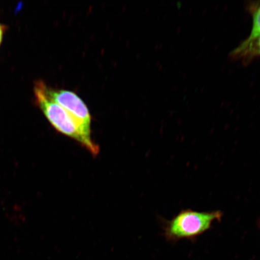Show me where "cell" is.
I'll return each instance as SVG.
<instances>
[{
    "label": "cell",
    "mask_w": 260,
    "mask_h": 260,
    "mask_svg": "<svg viewBox=\"0 0 260 260\" xmlns=\"http://www.w3.org/2000/svg\"><path fill=\"white\" fill-rule=\"evenodd\" d=\"M47 96L69 112L79 122L86 131L91 134V118L88 107L80 97L72 91L56 89L44 84Z\"/></svg>",
    "instance_id": "obj_3"
},
{
    "label": "cell",
    "mask_w": 260,
    "mask_h": 260,
    "mask_svg": "<svg viewBox=\"0 0 260 260\" xmlns=\"http://www.w3.org/2000/svg\"><path fill=\"white\" fill-rule=\"evenodd\" d=\"M222 216L220 211L183 210L166 223V235L172 239L193 238L207 232Z\"/></svg>",
    "instance_id": "obj_2"
},
{
    "label": "cell",
    "mask_w": 260,
    "mask_h": 260,
    "mask_svg": "<svg viewBox=\"0 0 260 260\" xmlns=\"http://www.w3.org/2000/svg\"><path fill=\"white\" fill-rule=\"evenodd\" d=\"M6 30H7L6 25L0 22V46H1L3 37H4L5 32Z\"/></svg>",
    "instance_id": "obj_6"
},
{
    "label": "cell",
    "mask_w": 260,
    "mask_h": 260,
    "mask_svg": "<svg viewBox=\"0 0 260 260\" xmlns=\"http://www.w3.org/2000/svg\"><path fill=\"white\" fill-rule=\"evenodd\" d=\"M253 22L252 27L249 37L244 41L241 44L242 46L251 43L256 39L260 37V4L256 6L252 13Z\"/></svg>",
    "instance_id": "obj_5"
},
{
    "label": "cell",
    "mask_w": 260,
    "mask_h": 260,
    "mask_svg": "<svg viewBox=\"0 0 260 260\" xmlns=\"http://www.w3.org/2000/svg\"><path fill=\"white\" fill-rule=\"evenodd\" d=\"M258 226L260 227V219L258 220Z\"/></svg>",
    "instance_id": "obj_7"
},
{
    "label": "cell",
    "mask_w": 260,
    "mask_h": 260,
    "mask_svg": "<svg viewBox=\"0 0 260 260\" xmlns=\"http://www.w3.org/2000/svg\"><path fill=\"white\" fill-rule=\"evenodd\" d=\"M45 83L36 82L34 93L36 102L51 125L58 132L79 142L93 156L99 154V146L94 143L91 134L63 107L49 98L44 90Z\"/></svg>",
    "instance_id": "obj_1"
},
{
    "label": "cell",
    "mask_w": 260,
    "mask_h": 260,
    "mask_svg": "<svg viewBox=\"0 0 260 260\" xmlns=\"http://www.w3.org/2000/svg\"><path fill=\"white\" fill-rule=\"evenodd\" d=\"M233 56L237 58H250L260 56V37L245 46L239 45L233 52Z\"/></svg>",
    "instance_id": "obj_4"
}]
</instances>
